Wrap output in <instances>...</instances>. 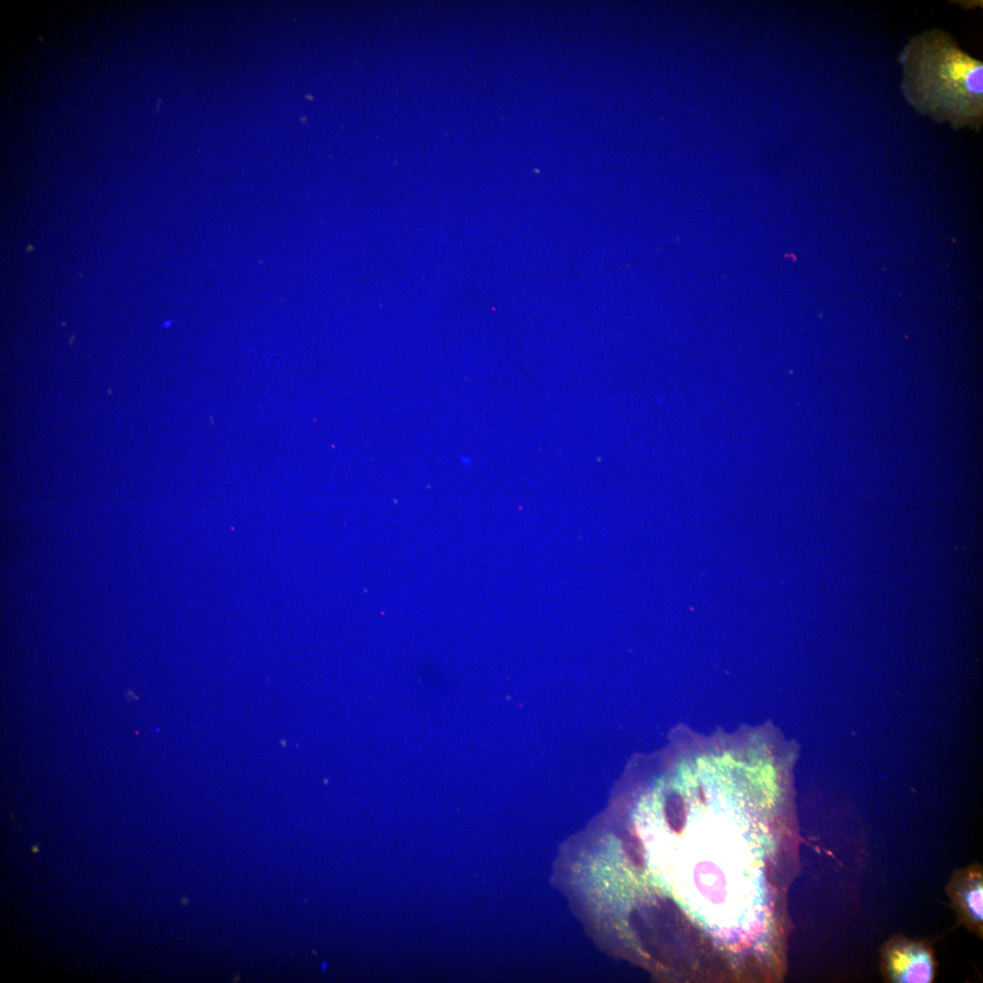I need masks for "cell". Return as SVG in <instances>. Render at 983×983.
Returning a JSON list of instances; mask_svg holds the SVG:
<instances>
[{"mask_svg": "<svg viewBox=\"0 0 983 983\" xmlns=\"http://www.w3.org/2000/svg\"><path fill=\"white\" fill-rule=\"evenodd\" d=\"M900 90L918 115L959 131L983 127V63L938 27L912 35L897 55Z\"/></svg>", "mask_w": 983, "mask_h": 983, "instance_id": "cell-1", "label": "cell"}, {"mask_svg": "<svg viewBox=\"0 0 983 983\" xmlns=\"http://www.w3.org/2000/svg\"><path fill=\"white\" fill-rule=\"evenodd\" d=\"M882 960L885 974L893 982L927 983L934 978L933 956L923 943L893 940L886 946Z\"/></svg>", "mask_w": 983, "mask_h": 983, "instance_id": "cell-2", "label": "cell"}, {"mask_svg": "<svg viewBox=\"0 0 983 983\" xmlns=\"http://www.w3.org/2000/svg\"><path fill=\"white\" fill-rule=\"evenodd\" d=\"M952 895L958 911L970 924L978 927L982 922V877L978 872L968 871L956 878Z\"/></svg>", "mask_w": 983, "mask_h": 983, "instance_id": "cell-3", "label": "cell"}, {"mask_svg": "<svg viewBox=\"0 0 983 983\" xmlns=\"http://www.w3.org/2000/svg\"><path fill=\"white\" fill-rule=\"evenodd\" d=\"M623 846L633 863L639 866H642L644 863L643 847L639 838L634 836H629L624 839Z\"/></svg>", "mask_w": 983, "mask_h": 983, "instance_id": "cell-4", "label": "cell"}]
</instances>
